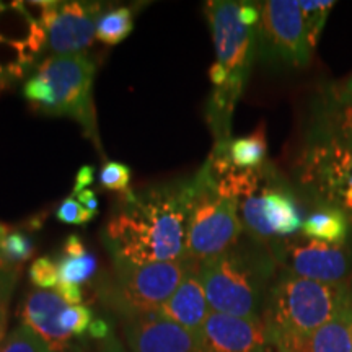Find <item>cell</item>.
Masks as SVG:
<instances>
[{
  "label": "cell",
  "instance_id": "cell-1",
  "mask_svg": "<svg viewBox=\"0 0 352 352\" xmlns=\"http://www.w3.org/2000/svg\"><path fill=\"white\" fill-rule=\"evenodd\" d=\"M195 192V176L140 192H121L101 233L113 261L148 264L184 259Z\"/></svg>",
  "mask_w": 352,
  "mask_h": 352
},
{
  "label": "cell",
  "instance_id": "cell-2",
  "mask_svg": "<svg viewBox=\"0 0 352 352\" xmlns=\"http://www.w3.org/2000/svg\"><path fill=\"white\" fill-rule=\"evenodd\" d=\"M351 307L349 283H316L279 270L263 321L277 352H302L316 329Z\"/></svg>",
  "mask_w": 352,
  "mask_h": 352
},
{
  "label": "cell",
  "instance_id": "cell-3",
  "mask_svg": "<svg viewBox=\"0 0 352 352\" xmlns=\"http://www.w3.org/2000/svg\"><path fill=\"white\" fill-rule=\"evenodd\" d=\"M209 307L217 314L263 320L279 266L270 246L252 236L197 266Z\"/></svg>",
  "mask_w": 352,
  "mask_h": 352
},
{
  "label": "cell",
  "instance_id": "cell-4",
  "mask_svg": "<svg viewBox=\"0 0 352 352\" xmlns=\"http://www.w3.org/2000/svg\"><path fill=\"white\" fill-rule=\"evenodd\" d=\"M212 33L215 63L226 70L227 85L214 88L206 107V118L215 142L232 139V116L243 94L258 50V25L241 15V2L212 0L204 7Z\"/></svg>",
  "mask_w": 352,
  "mask_h": 352
},
{
  "label": "cell",
  "instance_id": "cell-5",
  "mask_svg": "<svg viewBox=\"0 0 352 352\" xmlns=\"http://www.w3.org/2000/svg\"><path fill=\"white\" fill-rule=\"evenodd\" d=\"M96 65L83 54L50 56L38 64L21 94L34 111L70 118L101 151L94 107Z\"/></svg>",
  "mask_w": 352,
  "mask_h": 352
},
{
  "label": "cell",
  "instance_id": "cell-6",
  "mask_svg": "<svg viewBox=\"0 0 352 352\" xmlns=\"http://www.w3.org/2000/svg\"><path fill=\"white\" fill-rule=\"evenodd\" d=\"M196 192L186 223L184 259L202 263L226 253L243 233L240 202L219 195L206 164L195 175Z\"/></svg>",
  "mask_w": 352,
  "mask_h": 352
},
{
  "label": "cell",
  "instance_id": "cell-7",
  "mask_svg": "<svg viewBox=\"0 0 352 352\" xmlns=\"http://www.w3.org/2000/svg\"><path fill=\"white\" fill-rule=\"evenodd\" d=\"M113 279L101 290V296L122 320L158 314L197 263L182 259L148 264L113 261Z\"/></svg>",
  "mask_w": 352,
  "mask_h": 352
},
{
  "label": "cell",
  "instance_id": "cell-8",
  "mask_svg": "<svg viewBox=\"0 0 352 352\" xmlns=\"http://www.w3.org/2000/svg\"><path fill=\"white\" fill-rule=\"evenodd\" d=\"M297 178L320 206L340 209L352 222V145L307 138L297 162Z\"/></svg>",
  "mask_w": 352,
  "mask_h": 352
},
{
  "label": "cell",
  "instance_id": "cell-9",
  "mask_svg": "<svg viewBox=\"0 0 352 352\" xmlns=\"http://www.w3.org/2000/svg\"><path fill=\"white\" fill-rule=\"evenodd\" d=\"M47 33L30 2H0V94L38 67Z\"/></svg>",
  "mask_w": 352,
  "mask_h": 352
},
{
  "label": "cell",
  "instance_id": "cell-10",
  "mask_svg": "<svg viewBox=\"0 0 352 352\" xmlns=\"http://www.w3.org/2000/svg\"><path fill=\"white\" fill-rule=\"evenodd\" d=\"M240 220L246 235L266 246L297 235L303 223L296 195L276 170L254 195L240 201Z\"/></svg>",
  "mask_w": 352,
  "mask_h": 352
},
{
  "label": "cell",
  "instance_id": "cell-11",
  "mask_svg": "<svg viewBox=\"0 0 352 352\" xmlns=\"http://www.w3.org/2000/svg\"><path fill=\"white\" fill-rule=\"evenodd\" d=\"M258 50L271 60H279L289 67L310 64L314 50L308 44L300 2L267 0L261 3Z\"/></svg>",
  "mask_w": 352,
  "mask_h": 352
},
{
  "label": "cell",
  "instance_id": "cell-12",
  "mask_svg": "<svg viewBox=\"0 0 352 352\" xmlns=\"http://www.w3.org/2000/svg\"><path fill=\"white\" fill-rule=\"evenodd\" d=\"M270 250L279 270L308 280L344 284L352 277V258L344 245H327L307 236L272 241Z\"/></svg>",
  "mask_w": 352,
  "mask_h": 352
},
{
  "label": "cell",
  "instance_id": "cell-13",
  "mask_svg": "<svg viewBox=\"0 0 352 352\" xmlns=\"http://www.w3.org/2000/svg\"><path fill=\"white\" fill-rule=\"evenodd\" d=\"M47 33L52 56L83 54L94 43L103 6L100 2H30Z\"/></svg>",
  "mask_w": 352,
  "mask_h": 352
},
{
  "label": "cell",
  "instance_id": "cell-14",
  "mask_svg": "<svg viewBox=\"0 0 352 352\" xmlns=\"http://www.w3.org/2000/svg\"><path fill=\"white\" fill-rule=\"evenodd\" d=\"M122 333L129 352H204L202 338L158 314L122 318Z\"/></svg>",
  "mask_w": 352,
  "mask_h": 352
},
{
  "label": "cell",
  "instance_id": "cell-15",
  "mask_svg": "<svg viewBox=\"0 0 352 352\" xmlns=\"http://www.w3.org/2000/svg\"><path fill=\"white\" fill-rule=\"evenodd\" d=\"M204 352H277L263 320L210 311L202 329Z\"/></svg>",
  "mask_w": 352,
  "mask_h": 352
},
{
  "label": "cell",
  "instance_id": "cell-16",
  "mask_svg": "<svg viewBox=\"0 0 352 352\" xmlns=\"http://www.w3.org/2000/svg\"><path fill=\"white\" fill-rule=\"evenodd\" d=\"M69 305L50 290H32L21 303L23 324L39 334L51 352H77L82 346L63 328V314Z\"/></svg>",
  "mask_w": 352,
  "mask_h": 352
},
{
  "label": "cell",
  "instance_id": "cell-17",
  "mask_svg": "<svg viewBox=\"0 0 352 352\" xmlns=\"http://www.w3.org/2000/svg\"><path fill=\"white\" fill-rule=\"evenodd\" d=\"M307 138L333 139L352 145V95L342 85H328L311 107Z\"/></svg>",
  "mask_w": 352,
  "mask_h": 352
},
{
  "label": "cell",
  "instance_id": "cell-18",
  "mask_svg": "<svg viewBox=\"0 0 352 352\" xmlns=\"http://www.w3.org/2000/svg\"><path fill=\"white\" fill-rule=\"evenodd\" d=\"M197 266L199 263L188 272L173 296L158 310V315L202 338V329L212 310L206 297V290L202 287Z\"/></svg>",
  "mask_w": 352,
  "mask_h": 352
},
{
  "label": "cell",
  "instance_id": "cell-19",
  "mask_svg": "<svg viewBox=\"0 0 352 352\" xmlns=\"http://www.w3.org/2000/svg\"><path fill=\"white\" fill-rule=\"evenodd\" d=\"M351 219L340 209L320 206L302 223V235L327 245H346L351 232Z\"/></svg>",
  "mask_w": 352,
  "mask_h": 352
},
{
  "label": "cell",
  "instance_id": "cell-20",
  "mask_svg": "<svg viewBox=\"0 0 352 352\" xmlns=\"http://www.w3.org/2000/svg\"><path fill=\"white\" fill-rule=\"evenodd\" d=\"M302 352H352V307L316 329Z\"/></svg>",
  "mask_w": 352,
  "mask_h": 352
},
{
  "label": "cell",
  "instance_id": "cell-21",
  "mask_svg": "<svg viewBox=\"0 0 352 352\" xmlns=\"http://www.w3.org/2000/svg\"><path fill=\"white\" fill-rule=\"evenodd\" d=\"M228 160L239 170H258L267 164L266 127L259 124L252 134L241 135L228 142Z\"/></svg>",
  "mask_w": 352,
  "mask_h": 352
},
{
  "label": "cell",
  "instance_id": "cell-22",
  "mask_svg": "<svg viewBox=\"0 0 352 352\" xmlns=\"http://www.w3.org/2000/svg\"><path fill=\"white\" fill-rule=\"evenodd\" d=\"M34 253L33 240L21 228L0 223V270L20 272Z\"/></svg>",
  "mask_w": 352,
  "mask_h": 352
},
{
  "label": "cell",
  "instance_id": "cell-23",
  "mask_svg": "<svg viewBox=\"0 0 352 352\" xmlns=\"http://www.w3.org/2000/svg\"><path fill=\"white\" fill-rule=\"evenodd\" d=\"M134 28V13L129 7H116L101 13L96 23L95 39L107 46H116L129 36Z\"/></svg>",
  "mask_w": 352,
  "mask_h": 352
},
{
  "label": "cell",
  "instance_id": "cell-24",
  "mask_svg": "<svg viewBox=\"0 0 352 352\" xmlns=\"http://www.w3.org/2000/svg\"><path fill=\"white\" fill-rule=\"evenodd\" d=\"M96 258L94 254L87 253L83 256L74 258L63 254L57 259V270H59V279L63 283L70 284H83L91 279V276L96 272Z\"/></svg>",
  "mask_w": 352,
  "mask_h": 352
},
{
  "label": "cell",
  "instance_id": "cell-25",
  "mask_svg": "<svg viewBox=\"0 0 352 352\" xmlns=\"http://www.w3.org/2000/svg\"><path fill=\"white\" fill-rule=\"evenodd\" d=\"M336 3L331 0H316V2H300L302 12H303V20H305V30H307V38L308 44H310L311 50L315 51L316 43H318L320 34L323 32L324 23L331 12V8Z\"/></svg>",
  "mask_w": 352,
  "mask_h": 352
},
{
  "label": "cell",
  "instance_id": "cell-26",
  "mask_svg": "<svg viewBox=\"0 0 352 352\" xmlns=\"http://www.w3.org/2000/svg\"><path fill=\"white\" fill-rule=\"evenodd\" d=\"M0 352H51L39 334L26 324H19L7 334Z\"/></svg>",
  "mask_w": 352,
  "mask_h": 352
},
{
  "label": "cell",
  "instance_id": "cell-27",
  "mask_svg": "<svg viewBox=\"0 0 352 352\" xmlns=\"http://www.w3.org/2000/svg\"><path fill=\"white\" fill-rule=\"evenodd\" d=\"M131 183V168L121 162H107L100 171L101 188L108 191L126 192Z\"/></svg>",
  "mask_w": 352,
  "mask_h": 352
},
{
  "label": "cell",
  "instance_id": "cell-28",
  "mask_svg": "<svg viewBox=\"0 0 352 352\" xmlns=\"http://www.w3.org/2000/svg\"><path fill=\"white\" fill-rule=\"evenodd\" d=\"M94 321V311L85 305H69L63 314V328L74 338H83Z\"/></svg>",
  "mask_w": 352,
  "mask_h": 352
},
{
  "label": "cell",
  "instance_id": "cell-29",
  "mask_svg": "<svg viewBox=\"0 0 352 352\" xmlns=\"http://www.w3.org/2000/svg\"><path fill=\"white\" fill-rule=\"evenodd\" d=\"M30 280L39 287V290H46L59 284V270L57 263L47 256H41L34 259L32 267H30Z\"/></svg>",
  "mask_w": 352,
  "mask_h": 352
},
{
  "label": "cell",
  "instance_id": "cell-30",
  "mask_svg": "<svg viewBox=\"0 0 352 352\" xmlns=\"http://www.w3.org/2000/svg\"><path fill=\"white\" fill-rule=\"evenodd\" d=\"M95 215L96 212H91V210L83 208L74 195L65 197L56 210L57 220L64 223H70V226H83V223L90 222Z\"/></svg>",
  "mask_w": 352,
  "mask_h": 352
},
{
  "label": "cell",
  "instance_id": "cell-31",
  "mask_svg": "<svg viewBox=\"0 0 352 352\" xmlns=\"http://www.w3.org/2000/svg\"><path fill=\"white\" fill-rule=\"evenodd\" d=\"M19 277H20V272L0 270V315L7 311L8 302H10V297L13 290H15Z\"/></svg>",
  "mask_w": 352,
  "mask_h": 352
},
{
  "label": "cell",
  "instance_id": "cell-32",
  "mask_svg": "<svg viewBox=\"0 0 352 352\" xmlns=\"http://www.w3.org/2000/svg\"><path fill=\"white\" fill-rule=\"evenodd\" d=\"M56 294L60 296L67 305H80L82 303V290L76 284L59 280V284L56 285Z\"/></svg>",
  "mask_w": 352,
  "mask_h": 352
},
{
  "label": "cell",
  "instance_id": "cell-33",
  "mask_svg": "<svg viewBox=\"0 0 352 352\" xmlns=\"http://www.w3.org/2000/svg\"><path fill=\"white\" fill-rule=\"evenodd\" d=\"M63 254H65V256H74V258L87 254V248L85 245H83V241L80 240V236L77 235L67 236V240L64 241V246H63Z\"/></svg>",
  "mask_w": 352,
  "mask_h": 352
},
{
  "label": "cell",
  "instance_id": "cell-34",
  "mask_svg": "<svg viewBox=\"0 0 352 352\" xmlns=\"http://www.w3.org/2000/svg\"><path fill=\"white\" fill-rule=\"evenodd\" d=\"M88 334H90V338H94V340L104 341L108 340V338H111V327H109L108 321L96 318L91 321L90 328H88Z\"/></svg>",
  "mask_w": 352,
  "mask_h": 352
},
{
  "label": "cell",
  "instance_id": "cell-35",
  "mask_svg": "<svg viewBox=\"0 0 352 352\" xmlns=\"http://www.w3.org/2000/svg\"><path fill=\"white\" fill-rule=\"evenodd\" d=\"M94 176H95L94 166H82L80 171H78V175H77L76 186H74V195H77V192L87 189L88 184H91V182H94Z\"/></svg>",
  "mask_w": 352,
  "mask_h": 352
},
{
  "label": "cell",
  "instance_id": "cell-36",
  "mask_svg": "<svg viewBox=\"0 0 352 352\" xmlns=\"http://www.w3.org/2000/svg\"><path fill=\"white\" fill-rule=\"evenodd\" d=\"M76 197L85 209L91 210V212H96V210H98V199H96L95 191H91V189H83V191L77 192Z\"/></svg>",
  "mask_w": 352,
  "mask_h": 352
},
{
  "label": "cell",
  "instance_id": "cell-37",
  "mask_svg": "<svg viewBox=\"0 0 352 352\" xmlns=\"http://www.w3.org/2000/svg\"><path fill=\"white\" fill-rule=\"evenodd\" d=\"M101 352H126V351L122 349L116 341L111 340V338H108V340H104L103 344H101Z\"/></svg>",
  "mask_w": 352,
  "mask_h": 352
},
{
  "label": "cell",
  "instance_id": "cell-38",
  "mask_svg": "<svg viewBox=\"0 0 352 352\" xmlns=\"http://www.w3.org/2000/svg\"><path fill=\"white\" fill-rule=\"evenodd\" d=\"M7 338V311L0 315V349H2L3 341Z\"/></svg>",
  "mask_w": 352,
  "mask_h": 352
},
{
  "label": "cell",
  "instance_id": "cell-39",
  "mask_svg": "<svg viewBox=\"0 0 352 352\" xmlns=\"http://www.w3.org/2000/svg\"><path fill=\"white\" fill-rule=\"evenodd\" d=\"M342 88H344L347 94L352 95V76H351L349 78H347V82L344 83V85H342Z\"/></svg>",
  "mask_w": 352,
  "mask_h": 352
},
{
  "label": "cell",
  "instance_id": "cell-40",
  "mask_svg": "<svg viewBox=\"0 0 352 352\" xmlns=\"http://www.w3.org/2000/svg\"><path fill=\"white\" fill-rule=\"evenodd\" d=\"M349 285H351V296H352V277H351V280H349Z\"/></svg>",
  "mask_w": 352,
  "mask_h": 352
}]
</instances>
